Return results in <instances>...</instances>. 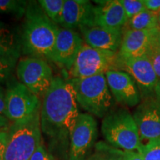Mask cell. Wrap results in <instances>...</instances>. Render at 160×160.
Masks as SVG:
<instances>
[{
    "instance_id": "1",
    "label": "cell",
    "mask_w": 160,
    "mask_h": 160,
    "mask_svg": "<svg viewBox=\"0 0 160 160\" xmlns=\"http://www.w3.org/2000/svg\"><path fill=\"white\" fill-rule=\"evenodd\" d=\"M79 113L75 90L71 80L54 77L42 102V133L56 142L70 139Z\"/></svg>"
},
{
    "instance_id": "2",
    "label": "cell",
    "mask_w": 160,
    "mask_h": 160,
    "mask_svg": "<svg viewBox=\"0 0 160 160\" xmlns=\"http://www.w3.org/2000/svg\"><path fill=\"white\" fill-rule=\"evenodd\" d=\"M59 28L38 2H28L20 37L22 52L27 57L50 60Z\"/></svg>"
},
{
    "instance_id": "3",
    "label": "cell",
    "mask_w": 160,
    "mask_h": 160,
    "mask_svg": "<svg viewBox=\"0 0 160 160\" xmlns=\"http://www.w3.org/2000/svg\"><path fill=\"white\" fill-rule=\"evenodd\" d=\"M4 160H29L42 141L40 110L31 117L13 122L8 130Z\"/></svg>"
},
{
    "instance_id": "4",
    "label": "cell",
    "mask_w": 160,
    "mask_h": 160,
    "mask_svg": "<svg viewBox=\"0 0 160 160\" xmlns=\"http://www.w3.org/2000/svg\"><path fill=\"white\" fill-rule=\"evenodd\" d=\"M70 80L75 90L78 105L89 114L104 118L113 110L114 98L105 74Z\"/></svg>"
},
{
    "instance_id": "5",
    "label": "cell",
    "mask_w": 160,
    "mask_h": 160,
    "mask_svg": "<svg viewBox=\"0 0 160 160\" xmlns=\"http://www.w3.org/2000/svg\"><path fill=\"white\" fill-rule=\"evenodd\" d=\"M101 131L107 142L125 151L138 150L140 137L133 115L124 108L112 110L103 118Z\"/></svg>"
},
{
    "instance_id": "6",
    "label": "cell",
    "mask_w": 160,
    "mask_h": 160,
    "mask_svg": "<svg viewBox=\"0 0 160 160\" xmlns=\"http://www.w3.org/2000/svg\"><path fill=\"white\" fill-rule=\"evenodd\" d=\"M109 71H120L118 52L93 48L85 43L69 70V75L71 79H82L105 74Z\"/></svg>"
},
{
    "instance_id": "7",
    "label": "cell",
    "mask_w": 160,
    "mask_h": 160,
    "mask_svg": "<svg viewBox=\"0 0 160 160\" xmlns=\"http://www.w3.org/2000/svg\"><path fill=\"white\" fill-rule=\"evenodd\" d=\"M16 73L19 81L39 99L43 98L53 80V71L45 59L25 57L19 59Z\"/></svg>"
},
{
    "instance_id": "8",
    "label": "cell",
    "mask_w": 160,
    "mask_h": 160,
    "mask_svg": "<svg viewBox=\"0 0 160 160\" xmlns=\"http://www.w3.org/2000/svg\"><path fill=\"white\" fill-rule=\"evenodd\" d=\"M40 99L19 80L8 82L4 116L11 122L31 117L41 109Z\"/></svg>"
},
{
    "instance_id": "9",
    "label": "cell",
    "mask_w": 160,
    "mask_h": 160,
    "mask_svg": "<svg viewBox=\"0 0 160 160\" xmlns=\"http://www.w3.org/2000/svg\"><path fill=\"white\" fill-rule=\"evenodd\" d=\"M97 137V122L89 113H79L70 139L69 160H85Z\"/></svg>"
},
{
    "instance_id": "10",
    "label": "cell",
    "mask_w": 160,
    "mask_h": 160,
    "mask_svg": "<svg viewBox=\"0 0 160 160\" xmlns=\"http://www.w3.org/2000/svg\"><path fill=\"white\" fill-rule=\"evenodd\" d=\"M120 59V71L133 77L139 88L142 99L155 97L159 79L148 57Z\"/></svg>"
},
{
    "instance_id": "11",
    "label": "cell",
    "mask_w": 160,
    "mask_h": 160,
    "mask_svg": "<svg viewBox=\"0 0 160 160\" xmlns=\"http://www.w3.org/2000/svg\"><path fill=\"white\" fill-rule=\"evenodd\" d=\"M84 44L78 32L59 28L50 60L69 71Z\"/></svg>"
},
{
    "instance_id": "12",
    "label": "cell",
    "mask_w": 160,
    "mask_h": 160,
    "mask_svg": "<svg viewBox=\"0 0 160 160\" xmlns=\"http://www.w3.org/2000/svg\"><path fill=\"white\" fill-rule=\"evenodd\" d=\"M140 139L160 138V102L155 97L142 99L133 115Z\"/></svg>"
},
{
    "instance_id": "13",
    "label": "cell",
    "mask_w": 160,
    "mask_h": 160,
    "mask_svg": "<svg viewBox=\"0 0 160 160\" xmlns=\"http://www.w3.org/2000/svg\"><path fill=\"white\" fill-rule=\"evenodd\" d=\"M108 85L113 98L128 107H134L141 101V93L135 80L122 71H109L105 73Z\"/></svg>"
},
{
    "instance_id": "14",
    "label": "cell",
    "mask_w": 160,
    "mask_h": 160,
    "mask_svg": "<svg viewBox=\"0 0 160 160\" xmlns=\"http://www.w3.org/2000/svg\"><path fill=\"white\" fill-rule=\"evenodd\" d=\"M159 32V28L143 31L127 29L123 33L118 55L121 59L147 57L153 39Z\"/></svg>"
},
{
    "instance_id": "15",
    "label": "cell",
    "mask_w": 160,
    "mask_h": 160,
    "mask_svg": "<svg viewBox=\"0 0 160 160\" xmlns=\"http://www.w3.org/2000/svg\"><path fill=\"white\" fill-rule=\"evenodd\" d=\"M84 42L93 48L119 51L122 41V29L108 28L99 26H85L80 28Z\"/></svg>"
},
{
    "instance_id": "16",
    "label": "cell",
    "mask_w": 160,
    "mask_h": 160,
    "mask_svg": "<svg viewBox=\"0 0 160 160\" xmlns=\"http://www.w3.org/2000/svg\"><path fill=\"white\" fill-rule=\"evenodd\" d=\"M93 8L90 1L65 0L60 25L64 28L74 30L93 25Z\"/></svg>"
},
{
    "instance_id": "17",
    "label": "cell",
    "mask_w": 160,
    "mask_h": 160,
    "mask_svg": "<svg viewBox=\"0 0 160 160\" xmlns=\"http://www.w3.org/2000/svg\"><path fill=\"white\" fill-rule=\"evenodd\" d=\"M93 8V25L108 28L122 29L128 22L123 6L118 0L97 1Z\"/></svg>"
},
{
    "instance_id": "18",
    "label": "cell",
    "mask_w": 160,
    "mask_h": 160,
    "mask_svg": "<svg viewBox=\"0 0 160 160\" xmlns=\"http://www.w3.org/2000/svg\"><path fill=\"white\" fill-rule=\"evenodd\" d=\"M21 53V38L13 30L0 24V59L17 66Z\"/></svg>"
},
{
    "instance_id": "19",
    "label": "cell",
    "mask_w": 160,
    "mask_h": 160,
    "mask_svg": "<svg viewBox=\"0 0 160 160\" xmlns=\"http://www.w3.org/2000/svg\"><path fill=\"white\" fill-rule=\"evenodd\" d=\"M159 13L145 9L128 20L125 25H128V29L136 31L159 28Z\"/></svg>"
},
{
    "instance_id": "20",
    "label": "cell",
    "mask_w": 160,
    "mask_h": 160,
    "mask_svg": "<svg viewBox=\"0 0 160 160\" xmlns=\"http://www.w3.org/2000/svg\"><path fill=\"white\" fill-rule=\"evenodd\" d=\"M85 160H125L123 151L115 148L103 142H99L94 146L93 153Z\"/></svg>"
},
{
    "instance_id": "21",
    "label": "cell",
    "mask_w": 160,
    "mask_h": 160,
    "mask_svg": "<svg viewBox=\"0 0 160 160\" xmlns=\"http://www.w3.org/2000/svg\"><path fill=\"white\" fill-rule=\"evenodd\" d=\"M38 2L49 19L56 25H60L65 0H39Z\"/></svg>"
},
{
    "instance_id": "22",
    "label": "cell",
    "mask_w": 160,
    "mask_h": 160,
    "mask_svg": "<svg viewBox=\"0 0 160 160\" xmlns=\"http://www.w3.org/2000/svg\"><path fill=\"white\" fill-rule=\"evenodd\" d=\"M137 151L143 160H160V138L150 139L145 145L141 144Z\"/></svg>"
},
{
    "instance_id": "23",
    "label": "cell",
    "mask_w": 160,
    "mask_h": 160,
    "mask_svg": "<svg viewBox=\"0 0 160 160\" xmlns=\"http://www.w3.org/2000/svg\"><path fill=\"white\" fill-rule=\"evenodd\" d=\"M28 2L21 0H0V12L13 13L17 17L25 15Z\"/></svg>"
},
{
    "instance_id": "24",
    "label": "cell",
    "mask_w": 160,
    "mask_h": 160,
    "mask_svg": "<svg viewBox=\"0 0 160 160\" xmlns=\"http://www.w3.org/2000/svg\"><path fill=\"white\" fill-rule=\"evenodd\" d=\"M160 33V32H159ZM159 33L152 42L151 48L147 57L151 62L153 70L157 74L158 79L160 80V44H159Z\"/></svg>"
},
{
    "instance_id": "25",
    "label": "cell",
    "mask_w": 160,
    "mask_h": 160,
    "mask_svg": "<svg viewBox=\"0 0 160 160\" xmlns=\"http://www.w3.org/2000/svg\"><path fill=\"white\" fill-rule=\"evenodd\" d=\"M119 2L123 6L128 19L146 9L143 0H119Z\"/></svg>"
},
{
    "instance_id": "26",
    "label": "cell",
    "mask_w": 160,
    "mask_h": 160,
    "mask_svg": "<svg viewBox=\"0 0 160 160\" xmlns=\"http://www.w3.org/2000/svg\"><path fill=\"white\" fill-rule=\"evenodd\" d=\"M16 67L17 66L8 62L0 59V83L9 81L13 69L16 68Z\"/></svg>"
},
{
    "instance_id": "27",
    "label": "cell",
    "mask_w": 160,
    "mask_h": 160,
    "mask_svg": "<svg viewBox=\"0 0 160 160\" xmlns=\"http://www.w3.org/2000/svg\"><path fill=\"white\" fill-rule=\"evenodd\" d=\"M29 160H54L53 156L48 151L42 143L39 145Z\"/></svg>"
},
{
    "instance_id": "28",
    "label": "cell",
    "mask_w": 160,
    "mask_h": 160,
    "mask_svg": "<svg viewBox=\"0 0 160 160\" xmlns=\"http://www.w3.org/2000/svg\"><path fill=\"white\" fill-rule=\"evenodd\" d=\"M8 142V131H0V160H4Z\"/></svg>"
},
{
    "instance_id": "29",
    "label": "cell",
    "mask_w": 160,
    "mask_h": 160,
    "mask_svg": "<svg viewBox=\"0 0 160 160\" xmlns=\"http://www.w3.org/2000/svg\"><path fill=\"white\" fill-rule=\"evenodd\" d=\"M145 8L154 13H160V0H143Z\"/></svg>"
},
{
    "instance_id": "30",
    "label": "cell",
    "mask_w": 160,
    "mask_h": 160,
    "mask_svg": "<svg viewBox=\"0 0 160 160\" xmlns=\"http://www.w3.org/2000/svg\"><path fill=\"white\" fill-rule=\"evenodd\" d=\"M123 156L125 160H143L141 155L134 151H123Z\"/></svg>"
},
{
    "instance_id": "31",
    "label": "cell",
    "mask_w": 160,
    "mask_h": 160,
    "mask_svg": "<svg viewBox=\"0 0 160 160\" xmlns=\"http://www.w3.org/2000/svg\"><path fill=\"white\" fill-rule=\"evenodd\" d=\"M5 93L6 90H5L0 85V114H5Z\"/></svg>"
},
{
    "instance_id": "32",
    "label": "cell",
    "mask_w": 160,
    "mask_h": 160,
    "mask_svg": "<svg viewBox=\"0 0 160 160\" xmlns=\"http://www.w3.org/2000/svg\"><path fill=\"white\" fill-rule=\"evenodd\" d=\"M11 123L5 116L0 114V131H8Z\"/></svg>"
},
{
    "instance_id": "33",
    "label": "cell",
    "mask_w": 160,
    "mask_h": 160,
    "mask_svg": "<svg viewBox=\"0 0 160 160\" xmlns=\"http://www.w3.org/2000/svg\"><path fill=\"white\" fill-rule=\"evenodd\" d=\"M155 97L157 98V99L160 102V80H159L157 86H156Z\"/></svg>"
},
{
    "instance_id": "34",
    "label": "cell",
    "mask_w": 160,
    "mask_h": 160,
    "mask_svg": "<svg viewBox=\"0 0 160 160\" xmlns=\"http://www.w3.org/2000/svg\"><path fill=\"white\" fill-rule=\"evenodd\" d=\"M159 29L160 30V13L159 15Z\"/></svg>"
},
{
    "instance_id": "35",
    "label": "cell",
    "mask_w": 160,
    "mask_h": 160,
    "mask_svg": "<svg viewBox=\"0 0 160 160\" xmlns=\"http://www.w3.org/2000/svg\"><path fill=\"white\" fill-rule=\"evenodd\" d=\"M159 44H160V33H159Z\"/></svg>"
}]
</instances>
